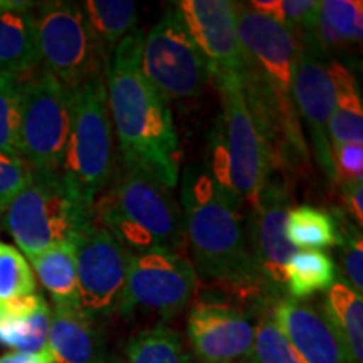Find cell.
I'll return each mask as SVG.
<instances>
[{
	"label": "cell",
	"mask_w": 363,
	"mask_h": 363,
	"mask_svg": "<svg viewBox=\"0 0 363 363\" xmlns=\"http://www.w3.org/2000/svg\"><path fill=\"white\" fill-rule=\"evenodd\" d=\"M235 22L244 52L240 83L266 136L274 170L310 169V152L293 99L298 38L247 2H235Z\"/></svg>",
	"instance_id": "1"
},
{
	"label": "cell",
	"mask_w": 363,
	"mask_h": 363,
	"mask_svg": "<svg viewBox=\"0 0 363 363\" xmlns=\"http://www.w3.org/2000/svg\"><path fill=\"white\" fill-rule=\"evenodd\" d=\"M143 38L136 27L113 51L104 78L108 108L121 162L172 190L180 180L182 148L169 103L142 71Z\"/></svg>",
	"instance_id": "2"
},
{
	"label": "cell",
	"mask_w": 363,
	"mask_h": 363,
	"mask_svg": "<svg viewBox=\"0 0 363 363\" xmlns=\"http://www.w3.org/2000/svg\"><path fill=\"white\" fill-rule=\"evenodd\" d=\"M240 207L219 189L203 165L182 175V211L195 272L203 279L276 303L254 264Z\"/></svg>",
	"instance_id": "3"
},
{
	"label": "cell",
	"mask_w": 363,
	"mask_h": 363,
	"mask_svg": "<svg viewBox=\"0 0 363 363\" xmlns=\"http://www.w3.org/2000/svg\"><path fill=\"white\" fill-rule=\"evenodd\" d=\"M91 222L106 229L131 254H182L187 247L184 211L172 190L123 162L91 207Z\"/></svg>",
	"instance_id": "4"
},
{
	"label": "cell",
	"mask_w": 363,
	"mask_h": 363,
	"mask_svg": "<svg viewBox=\"0 0 363 363\" xmlns=\"http://www.w3.org/2000/svg\"><path fill=\"white\" fill-rule=\"evenodd\" d=\"M216 84L222 110L208 135L203 167L235 206L251 208L274 175V163L240 76H224Z\"/></svg>",
	"instance_id": "5"
},
{
	"label": "cell",
	"mask_w": 363,
	"mask_h": 363,
	"mask_svg": "<svg viewBox=\"0 0 363 363\" xmlns=\"http://www.w3.org/2000/svg\"><path fill=\"white\" fill-rule=\"evenodd\" d=\"M116 165L106 81H89L72 91L71 131L61 172L76 197L91 212L98 195L110 185Z\"/></svg>",
	"instance_id": "6"
},
{
	"label": "cell",
	"mask_w": 363,
	"mask_h": 363,
	"mask_svg": "<svg viewBox=\"0 0 363 363\" xmlns=\"http://www.w3.org/2000/svg\"><path fill=\"white\" fill-rule=\"evenodd\" d=\"M4 216L26 259L61 242H72L91 220V212L72 192L62 172H33V179Z\"/></svg>",
	"instance_id": "7"
},
{
	"label": "cell",
	"mask_w": 363,
	"mask_h": 363,
	"mask_svg": "<svg viewBox=\"0 0 363 363\" xmlns=\"http://www.w3.org/2000/svg\"><path fill=\"white\" fill-rule=\"evenodd\" d=\"M39 65L67 89L106 78L108 54L98 43L81 4L66 0L35 4Z\"/></svg>",
	"instance_id": "8"
},
{
	"label": "cell",
	"mask_w": 363,
	"mask_h": 363,
	"mask_svg": "<svg viewBox=\"0 0 363 363\" xmlns=\"http://www.w3.org/2000/svg\"><path fill=\"white\" fill-rule=\"evenodd\" d=\"M72 120V91L43 71L22 83L19 158L33 172L62 170Z\"/></svg>",
	"instance_id": "9"
},
{
	"label": "cell",
	"mask_w": 363,
	"mask_h": 363,
	"mask_svg": "<svg viewBox=\"0 0 363 363\" xmlns=\"http://www.w3.org/2000/svg\"><path fill=\"white\" fill-rule=\"evenodd\" d=\"M142 71L167 103L199 98L207 86L211 71L206 57L175 7L145 34Z\"/></svg>",
	"instance_id": "10"
},
{
	"label": "cell",
	"mask_w": 363,
	"mask_h": 363,
	"mask_svg": "<svg viewBox=\"0 0 363 363\" xmlns=\"http://www.w3.org/2000/svg\"><path fill=\"white\" fill-rule=\"evenodd\" d=\"M197 289V272L187 257L169 251L131 254L118 313H158L170 318L185 310Z\"/></svg>",
	"instance_id": "11"
},
{
	"label": "cell",
	"mask_w": 363,
	"mask_h": 363,
	"mask_svg": "<svg viewBox=\"0 0 363 363\" xmlns=\"http://www.w3.org/2000/svg\"><path fill=\"white\" fill-rule=\"evenodd\" d=\"M72 242L81 310L94 321L118 313L131 252L91 220Z\"/></svg>",
	"instance_id": "12"
},
{
	"label": "cell",
	"mask_w": 363,
	"mask_h": 363,
	"mask_svg": "<svg viewBox=\"0 0 363 363\" xmlns=\"http://www.w3.org/2000/svg\"><path fill=\"white\" fill-rule=\"evenodd\" d=\"M289 207L291 195L288 184L272 175L251 207L246 225L254 264L262 284L276 301L288 296L286 266L296 252V247L286 235V216Z\"/></svg>",
	"instance_id": "13"
},
{
	"label": "cell",
	"mask_w": 363,
	"mask_h": 363,
	"mask_svg": "<svg viewBox=\"0 0 363 363\" xmlns=\"http://www.w3.org/2000/svg\"><path fill=\"white\" fill-rule=\"evenodd\" d=\"M299 54L294 69L293 99L299 120L305 121L310 133L313 153L318 165L331 182H337L331 160L328 125L335 106V84L330 61L323 59L320 45L310 39H299Z\"/></svg>",
	"instance_id": "14"
},
{
	"label": "cell",
	"mask_w": 363,
	"mask_h": 363,
	"mask_svg": "<svg viewBox=\"0 0 363 363\" xmlns=\"http://www.w3.org/2000/svg\"><path fill=\"white\" fill-rule=\"evenodd\" d=\"M190 38L206 57L211 78L240 76L244 52L238 38L235 2L180 0L175 4Z\"/></svg>",
	"instance_id": "15"
},
{
	"label": "cell",
	"mask_w": 363,
	"mask_h": 363,
	"mask_svg": "<svg viewBox=\"0 0 363 363\" xmlns=\"http://www.w3.org/2000/svg\"><path fill=\"white\" fill-rule=\"evenodd\" d=\"M254 328L246 311L225 303H197L187 321L190 347L201 363H247Z\"/></svg>",
	"instance_id": "16"
},
{
	"label": "cell",
	"mask_w": 363,
	"mask_h": 363,
	"mask_svg": "<svg viewBox=\"0 0 363 363\" xmlns=\"http://www.w3.org/2000/svg\"><path fill=\"white\" fill-rule=\"evenodd\" d=\"M271 313L298 363H347L342 343L323 310L284 296L272 305Z\"/></svg>",
	"instance_id": "17"
},
{
	"label": "cell",
	"mask_w": 363,
	"mask_h": 363,
	"mask_svg": "<svg viewBox=\"0 0 363 363\" xmlns=\"http://www.w3.org/2000/svg\"><path fill=\"white\" fill-rule=\"evenodd\" d=\"M48 348L54 363H106L108 360L96 321L81 308L54 305Z\"/></svg>",
	"instance_id": "18"
},
{
	"label": "cell",
	"mask_w": 363,
	"mask_h": 363,
	"mask_svg": "<svg viewBox=\"0 0 363 363\" xmlns=\"http://www.w3.org/2000/svg\"><path fill=\"white\" fill-rule=\"evenodd\" d=\"M38 66L35 4L0 0V74L19 76Z\"/></svg>",
	"instance_id": "19"
},
{
	"label": "cell",
	"mask_w": 363,
	"mask_h": 363,
	"mask_svg": "<svg viewBox=\"0 0 363 363\" xmlns=\"http://www.w3.org/2000/svg\"><path fill=\"white\" fill-rule=\"evenodd\" d=\"M342 343L347 363H363V299L347 281L326 289L321 308Z\"/></svg>",
	"instance_id": "20"
},
{
	"label": "cell",
	"mask_w": 363,
	"mask_h": 363,
	"mask_svg": "<svg viewBox=\"0 0 363 363\" xmlns=\"http://www.w3.org/2000/svg\"><path fill=\"white\" fill-rule=\"evenodd\" d=\"M335 84V106L328 133L333 145H363V104L357 79L343 65L330 61Z\"/></svg>",
	"instance_id": "21"
},
{
	"label": "cell",
	"mask_w": 363,
	"mask_h": 363,
	"mask_svg": "<svg viewBox=\"0 0 363 363\" xmlns=\"http://www.w3.org/2000/svg\"><path fill=\"white\" fill-rule=\"evenodd\" d=\"M56 306H79L74 242H61L27 259Z\"/></svg>",
	"instance_id": "22"
},
{
	"label": "cell",
	"mask_w": 363,
	"mask_h": 363,
	"mask_svg": "<svg viewBox=\"0 0 363 363\" xmlns=\"http://www.w3.org/2000/svg\"><path fill=\"white\" fill-rule=\"evenodd\" d=\"M98 43L113 54L116 45L136 29V4L128 0H86L81 4Z\"/></svg>",
	"instance_id": "23"
},
{
	"label": "cell",
	"mask_w": 363,
	"mask_h": 363,
	"mask_svg": "<svg viewBox=\"0 0 363 363\" xmlns=\"http://www.w3.org/2000/svg\"><path fill=\"white\" fill-rule=\"evenodd\" d=\"M286 235L294 247L321 251L338 244V224L323 208L298 206L289 208L286 216Z\"/></svg>",
	"instance_id": "24"
},
{
	"label": "cell",
	"mask_w": 363,
	"mask_h": 363,
	"mask_svg": "<svg viewBox=\"0 0 363 363\" xmlns=\"http://www.w3.org/2000/svg\"><path fill=\"white\" fill-rule=\"evenodd\" d=\"M335 262L323 251H296L286 266V293L303 301L335 283Z\"/></svg>",
	"instance_id": "25"
},
{
	"label": "cell",
	"mask_w": 363,
	"mask_h": 363,
	"mask_svg": "<svg viewBox=\"0 0 363 363\" xmlns=\"http://www.w3.org/2000/svg\"><path fill=\"white\" fill-rule=\"evenodd\" d=\"M125 363H192V357L180 335L160 323L128 340Z\"/></svg>",
	"instance_id": "26"
},
{
	"label": "cell",
	"mask_w": 363,
	"mask_h": 363,
	"mask_svg": "<svg viewBox=\"0 0 363 363\" xmlns=\"http://www.w3.org/2000/svg\"><path fill=\"white\" fill-rule=\"evenodd\" d=\"M49 326V305L26 318H0V345L16 352H40L48 347Z\"/></svg>",
	"instance_id": "27"
},
{
	"label": "cell",
	"mask_w": 363,
	"mask_h": 363,
	"mask_svg": "<svg viewBox=\"0 0 363 363\" xmlns=\"http://www.w3.org/2000/svg\"><path fill=\"white\" fill-rule=\"evenodd\" d=\"M22 81L19 76L0 74V153L19 157Z\"/></svg>",
	"instance_id": "28"
},
{
	"label": "cell",
	"mask_w": 363,
	"mask_h": 363,
	"mask_svg": "<svg viewBox=\"0 0 363 363\" xmlns=\"http://www.w3.org/2000/svg\"><path fill=\"white\" fill-rule=\"evenodd\" d=\"M35 276L19 249L0 242V303L35 293Z\"/></svg>",
	"instance_id": "29"
},
{
	"label": "cell",
	"mask_w": 363,
	"mask_h": 363,
	"mask_svg": "<svg viewBox=\"0 0 363 363\" xmlns=\"http://www.w3.org/2000/svg\"><path fill=\"white\" fill-rule=\"evenodd\" d=\"M247 363H298L291 347L272 318L271 308L257 318L252 352Z\"/></svg>",
	"instance_id": "30"
},
{
	"label": "cell",
	"mask_w": 363,
	"mask_h": 363,
	"mask_svg": "<svg viewBox=\"0 0 363 363\" xmlns=\"http://www.w3.org/2000/svg\"><path fill=\"white\" fill-rule=\"evenodd\" d=\"M321 13L345 43L360 44L363 39L362 0H323Z\"/></svg>",
	"instance_id": "31"
},
{
	"label": "cell",
	"mask_w": 363,
	"mask_h": 363,
	"mask_svg": "<svg viewBox=\"0 0 363 363\" xmlns=\"http://www.w3.org/2000/svg\"><path fill=\"white\" fill-rule=\"evenodd\" d=\"M338 244L342 252V267L347 276V283L358 294L363 293V240L360 229L348 224L347 220L338 222Z\"/></svg>",
	"instance_id": "32"
},
{
	"label": "cell",
	"mask_w": 363,
	"mask_h": 363,
	"mask_svg": "<svg viewBox=\"0 0 363 363\" xmlns=\"http://www.w3.org/2000/svg\"><path fill=\"white\" fill-rule=\"evenodd\" d=\"M320 12V0H281V13H283L281 26L291 30L299 39L315 40V29Z\"/></svg>",
	"instance_id": "33"
},
{
	"label": "cell",
	"mask_w": 363,
	"mask_h": 363,
	"mask_svg": "<svg viewBox=\"0 0 363 363\" xmlns=\"http://www.w3.org/2000/svg\"><path fill=\"white\" fill-rule=\"evenodd\" d=\"M33 179V170L19 157L0 153V217L7 212L13 199Z\"/></svg>",
	"instance_id": "34"
},
{
	"label": "cell",
	"mask_w": 363,
	"mask_h": 363,
	"mask_svg": "<svg viewBox=\"0 0 363 363\" xmlns=\"http://www.w3.org/2000/svg\"><path fill=\"white\" fill-rule=\"evenodd\" d=\"M331 160L335 177L342 185L363 180V145H333Z\"/></svg>",
	"instance_id": "35"
},
{
	"label": "cell",
	"mask_w": 363,
	"mask_h": 363,
	"mask_svg": "<svg viewBox=\"0 0 363 363\" xmlns=\"http://www.w3.org/2000/svg\"><path fill=\"white\" fill-rule=\"evenodd\" d=\"M345 206L357 222L358 227L363 225V180L355 182V184L342 185Z\"/></svg>",
	"instance_id": "36"
},
{
	"label": "cell",
	"mask_w": 363,
	"mask_h": 363,
	"mask_svg": "<svg viewBox=\"0 0 363 363\" xmlns=\"http://www.w3.org/2000/svg\"><path fill=\"white\" fill-rule=\"evenodd\" d=\"M0 363H54L51 352L45 347L40 352H9L0 355Z\"/></svg>",
	"instance_id": "37"
},
{
	"label": "cell",
	"mask_w": 363,
	"mask_h": 363,
	"mask_svg": "<svg viewBox=\"0 0 363 363\" xmlns=\"http://www.w3.org/2000/svg\"><path fill=\"white\" fill-rule=\"evenodd\" d=\"M106 363H125V360H121V358H118V357H111V358H108Z\"/></svg>",
	"instance_id": "38"
}]
</instances>
